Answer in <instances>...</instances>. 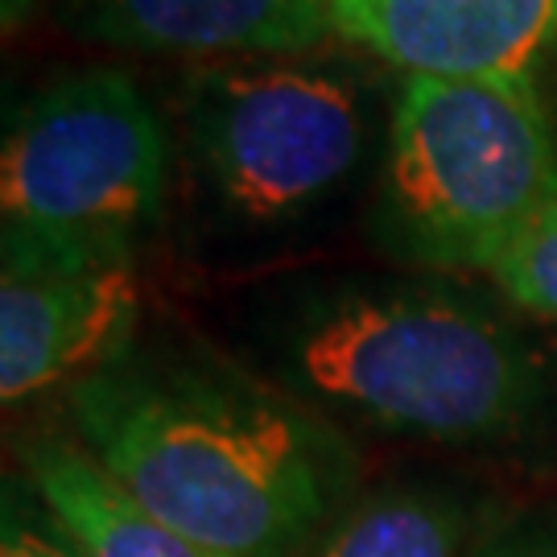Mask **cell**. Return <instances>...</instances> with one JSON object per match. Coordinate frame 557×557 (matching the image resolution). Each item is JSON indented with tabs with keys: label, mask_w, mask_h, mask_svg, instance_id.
Returning a JSON list of instances; mask_svg holds the SVG:
<instances>
[{
	"label": "cell",
	"mask_w": 557,
	"mask_h": 557,
	"mask_svg": "<svg viewBox=\"0 0 557 557\" xmlns=\"http://www.w3.org/2000/svg\"><path fill=\"white\" fill-rule=\"evenodd\" d=\"M487 281L520 314L557 322V190L529 220V227L508 244V252L492 264Z\"/></svg>",
	"instance_id": "8fae6325"
},
{
	"label": "cell",
	"mask_w": 557,
	"mask_h": 557,
	"mask_svg": "<svg viewBox=\"0 0 557 557\" xmlns=\"http://www.w3.org/2000/svg\"><path fill=\"white\" fill-rule=\"evenodd\" d=\"M467 557H557V524L533 520L483 537Z\"/></svg>",
	"instance_id": "4fadbf2b"
},
{
	"label": "cell",
	"mask_w": 557,
	"mask_h": 557,
	"mask_svg": "<svg viewBox=\"0 0 557 557\" xmlns=\"http://www.w3.org/2000/svg\"><path fill=\"white\" fill-rule=\"evenodd\" d=\"M87 41L178 59L314 54L335 34L331 0H71Z\"/></svg>",
	"instance_id": "ba28073f"
},
{
	"label": "cell",
	"mask_w": 557,
	"mask_h": 557,
	"mask_svg": "<svg viewBox=\"0 0 557 557\" xmlns=\"http://www.w3.org/2000/svg\"><path fill=\"white\" fill-rule=\"evenodd\" d=\"M487 504L450 479H393L359 492L301 557H467Z\"/></svg>",
	"instance_id": "30bf717a"
},
{
	"label": "cell",
	"mask_w": 557,
	"mask_h": 557,
	"mask_svg": "<svg viewBox=\"0 0 557 557\" xmlns=\"http://www.w3.org/2000/svg\"><path fill=\"white\" fill-rule=\"evenodd\" d=\"M0 557H79L59 524L41 508L34 487H4V517H0Z\"/></svg>",
	"instance_id": "7c38bea8"
},
{
	"label": "cell",
	"mask_w": 557,
	"mask_h": 557,
	"mask_svg": "<svg viewBox=\"0 0 557 557\" xmlns=\"http://www.w3.org/2000/svg\"><path fill=\"white\" fill-rule=\"evenodd\" d=\"M557 190V128L533 75H405L368 236L413 273H492Z\"/></svg>",
	"instance_id": "3957f363"
},
{
	"label": "cell",
	"mask_w": 557,
	"mask_h": 557,
	"mask_svg": "<svg viewBox=\"0 0 557 557\" xmlns=\"http://www.w3.org/2000/svg\"><path fill=\"white\" fill-rule=\"evenodd\" d=\"M25 475L79 557H211L137 504L75 438L38 434L25 446Z\"/></svg>",
	"instance_id": "9c48e42d"
},
{
	"label": "cell",
	"mask_w": 557,
	"mask_h": 557,
	"mask_svg": "<svg viewBox=\"0 0 557 557\" xmlns=\"http://www.w3.org/2000/svg\"><path fill=\"white\" fill-rule=\"evenodd\" d=\"M335 34L405 75H529L557 41V0H331Z\"/></svg>",
	"instance_id": "52a82bcc"
},
{
	"label": "cell",
	"mask_w": 557,
	"mask_h": 557,
	"mask_svg": "<svg viewBox=\"0 0 557 557\" xmlns=\"http://www.w3.org/2000/svg\"><path fill=\"white\" fill-rule=\"evenodd\" d=\"M174 128L215 220L236 232H285L359 178L372 103L356 71L331 59H223L178 83Z\"/></svg>",
	"instance_id": "277c9868"
},
{
	"label": "cell",
	"mask_w": 557,
	"mask_h": 557,
	"mask_svg": "<svg viewBox=\"0 0 557 557\" xmlns=\"http://www.w3.org/2000/svg\"><path fill=\"white\" fill-rule=\"evenodd\" d=\"M236 356L338 430L520 450L557 421V343L446 273H314L244 301Z\"/></svg>",
	"instance_id": "6da1fadb"
},
{
	"label": "cell",
	"mask_w": 557,
	"mask_h": 557,
	"mask_svg": "<svg viewBox=\"0 0 557 557\" xmlns=\"http://www.w3.org/2000/svg\"><path fill=\"white\" fill-rule=\"evenodd\" d=\"M87 455L211 557H301L359 496L347 430L236 351L145 338L66 388Z\"/></svg>",
	"instance_id": "7a4b0ae2"
},
{
	"label": "cell",
	"mask_w": 557,
	"mask_h": 557,
	"mask_svg": "<svg viewBox=\"0 0 557 557\" xmlns=\"http://www.w3.org/2000/svg\"><path fill=\"white\" fill-rule=\"evenodd\" d=\"M170 153L158 108L128 71H71L9 120L0 149L4 223L137 244L165 211Z\"/></svg>",
	"instance_id": "5b68a950"
},
{
	"label": "cell",
	"mask_w": 557,
	"mask_h": 557,
	"mask_svg": "<svg viewBox=\"0 0 557 557\" xmlns=\"http://www.w3.org/2000/svg\"><path fill=\"white\" fill-rule=\"evenodd\" d=\"M140 335L137 244L0 232V397L71 388Z\"/></svg>",
	"instance_id": "8992f818"
}]
</instances>
